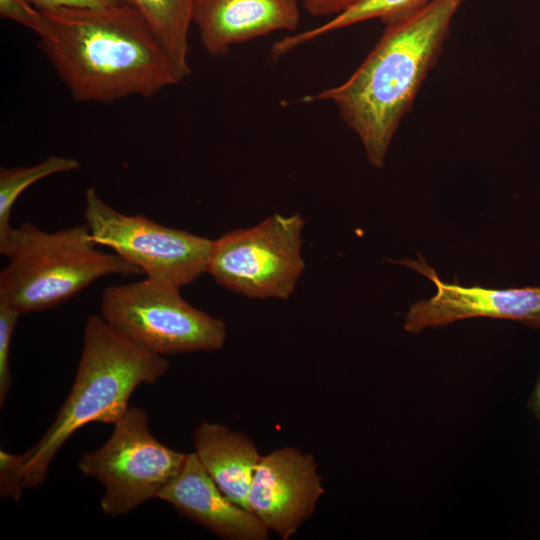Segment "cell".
Masks as SVG:
<instances>
[{
    "instance_id": "6da1fadb",
    "label": "cell",
    "mask_w": 540,
    "mask_h": 540,
    "mask_svg": "<svg viewBox=\"0 0 540 540\" xmlns=\"http://www.w3.org/2000/svg\"><path fill=\"white\" fill-rule=\"evenodd\" d=\"M46 17L39 46L78 102L153 97L178 84L169 57L133 8H59Z\"/></svg>"
},
{
    "instance_id": "7a4b0ae2",
    "label": "cell",
    "mask_w": 540,
    "mask_h": 540,
    "mask_svg": "<svg viewBox=\"0 0 540 540\" xmlns=\"http://www.w3.org/2000/svg\"><path fill=\"white\" fill-rule=\"evenodd\" d=\"M465 0H432L386 25L380 39L342 83L306 96L328 101L359 138L369 163L382 168L393 137L442 54Z\"/></svg>"
},
{
    "instance_id": "3957f363",
    "label": "cell",
    "mask_w": 540,
    "mask_h": 540,
    "mask_svg": "<svg viewBox=\"0 0 540 540\" xmlns=\"http://www.w3.org/2000/svg\"><path fill=\"white\" fill-rule=\"evenodd\" d=\"M169 366L164 356L130 341L101 316L90 315L69 394L45 434L19 455L24 488L44 483L51 461L74 433L94 422L115 424L135 389L158 381Z\"/></svg>"
},
{
    "instance_id": "277c9868",
    "label": "cell",
    "mask_w": 540,
    "mask_h": 540,
    "mask_svg": "<svg viewBox=\"0 0 540 540\" xmlns=\"http://www.w3.org/2000/svg\"><path fill=\"white\" fill-rule=\"evenodd\" d=\"M86 224L47 232L26 222L0 243V303L20 314L41 312L73 298L99 278L141 271L116 253L96 248Z\"/></svg>"
},
{
    "instance_id": "5b68a950",
    "label": "cell",
    "mask_w": 540,
    "mask_h": 540,
    "mask_svg": "<svg viewBox=\"0 0 540 540\" xmlns=\"http://www.w3.org/2000/svg\"><path fill=\"white\" fill-rule=\"evenodd\" d=\"M100 314L121 335L161 356L217 351L226 339L223 320L192 306L180 287L149 277L107 286Z\"/></svg>"
},
{
    "instance_id": "8992f818",
    "label": "cell",
    "mask_w": 540,
    "mask_h": 540,
    "mask_svg": "<svg viewBox=\"0 0 540 540\" xmlns=\"http://www.w3.org/2000/svg\"><path fill=\"white\" fill-rule=\"evenodd\" d=\"M187 454L171 449L151 432L148 413L129 406L108 440L78 462L83 475L104 486L105 515L122 516L157 498L181 469Z\"/></svg>"
},
{
    "instance_id": "52a82bcc",
    "label": "cell",
    "mask_w": 540,
    "mask_h": 540,
    "mask_svg": "<svg viewBox=\"0 0 540 540\" xmlns=\"http://www.w3.org/2000/svg\"><path fill=\"white\" fill-rule=\"evenodd\" d=\"M298 213L273 214L250 228L214 240L207 273L221 286L256 299H288L303 270Z\"/></svg>"
},
{
    "instance_id": "ba28073f",
    "label": "cell",
    "mask_w": 540,
    "mask_h": 540,
    "mask_svg": "<svg viewBox=\"0 0 540 540\" xmlns=\"http://www.w3.org/2000/svg\"><path fill=\"white\" fill-rule=\"evenodd\" d=\"M84 219L96 245L110 248L146 277L181 288L207 273L214 240L119 212L94 187L85 192Z\"/></svg>"
},
{
    "instance_id": "9c48e42d",
    "label": "cell",
    "mask_w": 540,
    "mask_h": 540,
    "mask_svg": "<svg viewBox=\"0 0 540 540\" xmlns=\"http://www.w3.org/2000/svg\"><path fill=\"white\" fill-rule=\"evenodd\" d=\"M427 277L436 287L430 299L413 303L404 319V329L419 334L476 317L512 320L540 330V286L491 289L461 286L441 280L421 255L417 260L398 261Z\"/></svg>"
},
{
    "instance_id": "30bf717a",
    "label": "cell",
    "mask_w": 540,
    "mask_h": 540,
    "mask_svg": "<svg viewBox=\"0 0 540 540\" xmlns=\"http://www.w3.org/2000/svg\"><path fill=\"white\" fill-rule=\"evenodd\" d=\"M325 489L315 458L282 447L261 458L247 496V509L265 527L287 540L314 513Z\"/></svg>"
},
{
    "instance_id": "8fae6325",
    "label": "cell",
    "mask_w": 540,
    "mask_h": 540,
    "mask_svg": "<svg viewBox=\"0 0 540 540\" xmlns=\"http://www.w3.org/2000/svg\"><path fill=\"white\" fill-rule=\"evenodd\" d=\"M157 498L220 538H269L270 531L265 525L252 512L225 495L194 451L187 454L179 472L161 489Z\"/></svg>"
},
{
    "instance_id": "7c38bea8",
    "label": "cell",
    "mask_w": 540,
    "mask_h": 540,
    "mask_svg": "<svg viewBox=\"0 0 540 540\" xmlns=\"http://www.w3.org/2000/svg\"><path fill=\"white\" fill-rule=\"evenodd\" d=\"M192 22L207 54L221 57L235 46L300 23L297 0H196Z\"/></svg>"
},
{
    "instance_id": "4fadbf2b",
    "label": "cell",
    "mask_w": 540,
    "mask_h": 540,
    "mask_svg": "<svg viewBox=\"0 0 540 540\" xmlns=\"http://www.w3.org/2000/svg\"><path fill=\"white\" fill-rule=\"evenodd\" d=\"M194 452L217 486L247 509V496L261 458L254 441L220 423L203 421L193 432Z\"/></svg>"
},
{
    "instance_id": "5bb4252c",
    "label": "cell",
    "mask_w": 540,
    "mask_h": 540,
    "mask_svg": "<svg viewBox=\"0 0 540 540\" xmlns=\"http://www.w3.org/2000/svg\"><path fill=\"white\" fill-rule=\"evenodd\" d=\"M135 9L165 49L178 82L191 74L189 31L196 0H117Z\"/></svg>"
},
{
    "instance_id": "9a60e30c",
    "label": "cell",
    "mask_w": 540,
    "mask_h": 540,
    "mask_svg": "<svg viewBox=\"0 0 540 540\" xmlns=\"http://www.w3.org/2000/svg\"><path fill=\"white\" fill-rule=\"evenodd\" d=\"M431 1L360 0L344 12L332 17L319 26L285 36L275 41L270 50L271 58L278 59L301 45L321 36L364 21L379 19L382 23L387 24L419 10Z\"/></svg>"
},
{
    "instance_id": "2e32d148",
    "label": "cell",
    "mask_w": 540,
    "mask_h": 540,
    "mask_svg": "<svg viewBox=\"0 0 540 540\" xmlns=\"http://www.w3.org/2000/svg\"><path fill=\"white\" fill-rule=\"evenodd\" d=\"M80 163L72 157L52 155L31 166L1 167L0 169V243L13 227L10 216L15 201L29 186L48 176L72 172Z\"/></svg>"
},
{
    "instance_id": "e0dca14e",
    "label": "cell",
    "mask_w": 540,
    "mask_h": 540,
    "mask_svg": "<svg viewBox=\"0 0 540 540\" xmlns=\"http://www.w3.org/2000/svg\"><path fill=\"white\" fill-rule=\"evenodd\" d=\"M15 308L0 303V407L5 404L12 386L10 350L13 334L20 317Z\"/></svg>"
},
{
    "instance_id": "ac0fdd59",
    "label": "cell",
    "mask_w": 540,
    "mask_h": 540,
    "mask_svg": "<svg viewBox=\"0 0 540 540\" xmlns=\"http://www.w3.org/2000/svg\"><path fill=\"white\" fill-rule=\"evenodd\" d=\"M2 18L14 21L40 36L46 25V17L30 0H0Z\"/></svg>"
},
{
    "instance_id": "d6986e66",
    "label": "cell",
    "mask_w": 540,
    "mask_h": 540,
    "mask_svg": "<svg viewBox=\"0 0 540 540\" xmlns=\"http://www.w3.org/2000/svg\"><path fill=\"white\" fill-rule=\"evenodd\" d=\"M19 455L0 450V495L17 503L24 490Z\"/></svg>"
},
{
    "instance_id": "ffe728a7",
    "label": "cell",
    "mask_w": 540,
    "mask_h": 540,
    "mask_svg": "<svg viewBox=\"0 0 540 540\" xmlns=\"http://www.w3.org/2000/svg\"><path fill=\"white\" fill-rule=\"evenodd\" d=\"M360 0H302L306 12L313 17H334Z\"/></svg>"
},
{
    "instance_id": "44dd1931",
    "label": "cell",
    "mask_w": 540,
    "mask_h": 540,
    "mask_svg": "<svg viewBox=\"0 0 540 540\" xmlns=\"http://www.w3.org/2000/svg\"><path fill=\"white\" fill-rule=\"evenodd\" d=\"M40 11L59 8H103L119 4L117 0H30Z\"/></svg>"
},
{
    "instance_id": "7402d4cb",
    "label": "cell",
    "mask_w": 540,
    "mask_h": 540,
    "mask_svg": "<svg viewBox=\"0 0 540 540\" xmlns=\"http://www.w3.org/2000/svg\"><path fill=\"white\" fill-rule=\"evenodd\" d=\"M528 408L540 422V374L528 400Z\"/></svg>"
}]
</instances>
